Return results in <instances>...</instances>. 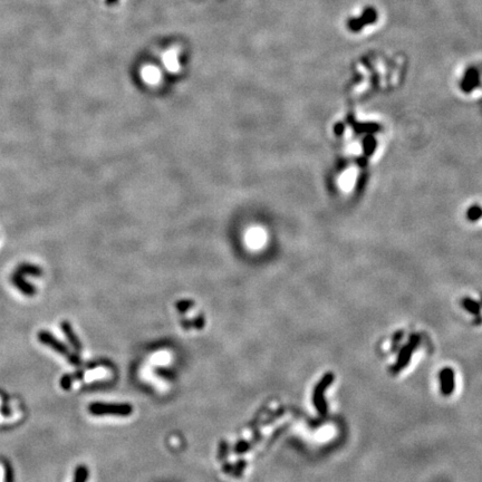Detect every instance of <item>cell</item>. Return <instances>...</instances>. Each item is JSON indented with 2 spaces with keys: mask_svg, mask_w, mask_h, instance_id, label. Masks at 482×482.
I'll list each match as a JSON object with an SVG mask.
<instances>
[{
  "mask_svg": "<svg viewBox=\"0 0 482 482\" xmlns=\"http://www.w3.org/2000/svg\"><path fill=\"white\" fill-rule=\"evenodd\" d=\"M60 328H61V330H63L64 335L66 336V338L68 339L71 345L74 347V350L76 352H80L82 350V343H81V340L79 339V337H77V335L75 334V331H74V329H73L72 325L67 320H64V321H61Z\"/></svg>",
  "mask_w": 482,
  "mask_h": 482,
  "instance_id": "cell-8",
  "label": "cell"
},
{
  "mask_svg": "<svg viewBox=\"0 0 482 482\" xmlns=\"http://www.w3.org/2000/svg\"><path fill=\"white\" fill-rule=\"evenodd\" d=\"M419 344H420V336L418 334H412L407 343L401 349L395 364L392 365V367L390 369V372L392 373V374H397V373H400L401 371L405 369V367L408 365V363H410L414 351L417 350Z\"/></svg>",
  "mask_w": 482,
  "mask_h": 482,
  "instance_id": "cell-3",
  "label": "cell"
},
{
  "mask_svg": "<svg viewBox=\"0 0 482 482\" xmlns=\"http://www.w3.org/2000/svg\"><path fill=\"white\" fill-rule=\"evenodd\" d=\"M480 84L479 72L474 67H469L465 71L463 79L461 81V90L464 93H471Z\"/></svg>",
  "mask_w": 482,
  "mask_h": 482,
  "instance_id": "cell-7",
  "label": "cell"
},
{
  "mask_svg": "<svg viewBox=\"0 0 482 482\" xmlns=\"http://www.w3.org/2000/svg\"><path fill=\"white\" fill-rule=\"evenodd\" d=\"M190 307H192V302H188V300H183V302H180L177 304V308L181 313L186 312Z\"/></svg>",
  "mask_w": 482,
  "mask_h": 482,
  "instance_id": "cell-16",
  "label": "cell"
},
{
  "mask_svg": "<svg viewBox=\"0 0 482 482\" xmlns=\"http://www.w3.org/2000/svg\"><path fill=\"white\" fill-rule=\"evenodd\" d=\"M232 468H233L232 464H230V463H225L224 466H222V470H224L226 473H231Z\"/></svg>",
  "mask_w": 482,
  "mask_h": 482,
  "instance_id": "cell-21",
  "label": "cell"
},
{
  "mask_svg": "<svg viewBox=\"0 0 482 482\" xmlns=\"http://www.w3.org/2000/svg\"><path fill=\"white\" fill-rule=\"evenodd\" d=\"M250 236H251V238H250L251 242H252L255 246H258V245H259V241H261L260 233H259V232H253V233H251Z\"/></svg>",
  "mask_w": 482,
  "mask_h": 482,
  "instance_id": "cell-20",
  "label": "cell"
},
{
  "mask_svg": "<svg viewBox=\"0 0 482 482\" xmlns=\"http://www.w3.org/2000/svg\"><path fill=\"white\" fill-rule=\"evenodd\" d=\"M68 362L71 363V364L73 365H75V366H80L82 364V361H81V357L77 355L76 353H72L71 356L68 357Z\"/></svg>",
  "mask_w": 482,
  "mask_h": 482,
  "instance_id": "cell-18",
  "label": "cell"
},
{
  "mask_svg": "<svg viewBox=\"0 0 482 482\" xmlns=\"http://www.w3.org/2000/svg\"><path fill=\"white\" fill-rule=\"evenodd\" d=\"M335 375L333 372H328L320 378L316 384L313 392V403L320 417H325L327 413V403L325 398V391L333 384Z\"/></svg>",
  "mask_w": 482,
  "mask_h": 482,
  "instance_id": "cell-2",
  "label": "cell"
},
{
  "mask_svg": "<svg viewBox=\"0 0 482 482\" xmlns=\"http://www.w3.org/2000/svg\"><path fill=\"white\" fill-rule=\"evenodd\" d=\"M378 14L375 8L365 7L360 17H353L347 20L346 26L352 33H359L365 26L373 25L377 22Z\"/></svg>",
  "mask_w": 482,
  "mask_h": 482,
  "instance_id": "cell-4",
  "label": "cell"
},
{
  "mask_svg": "<svg viewBox=\"0 0 482 482\" xmlns=\"http://www.w3.org/2000/svg\"><path fill=\"white\" fill-rule=\"evenodd\" d=\"M246 468V461L245 460H240V461H238L237 464L233 465V468H232V471H231V473L233 476H240L242 474V471L243 469Z\"/></svg>",
  "mask_w": 482,
  "mask_h": 482,
  "instance_id": "cell-12",
  "label": "cell"
},
{
  "mask_svg": "<svg viewBox=\"0 0 482 482\" xmlns=\"http://www.w3.org/2000/svg\"><path fill=\"white\" fill-rule=\"evenodd\" d=\"M192 326H194L195 328L201 329V328L204 326V319H203V317H202V316H200V317L195 318L194 321H192Z\"/></svg>",
  "mask_w": 482,
  "mask_h": 482,
  "instance_id": "cell-19",
  "label": "cell"
},
{
  "mask_svg": "<svg viewBox=\"0 0 482 482\" xmlns=\"http://www.w3.org/2000/svg\"><path fill=\"white\" fill-rule=\"evenodd\" d=\"M249 449H250V444H249V443H248L247 441H240V442H238V443L236 444L235 452L241 454V453L247 452V451L249 450Z\"/></svg>",
  "mask_w": 482,
  "mask_h": 482,
  "instance_id": "cell-14",
  "label": "cell"
},
{
  "mask_svg": "<svg viewBox=\"0 0 482 482\" xmlns=\"http://www.w3.org/2000/svg\"><path fill=\"white\" fill-rule=\"evenodd\" d=\"M5 476H6V482H14V471L13 468L9 464L5 466Z\"/></svg>",
  "mask_w": 482,
  "mask_h": 482,
  "instance_id": "cell-17",
  "label": "cell"
},
{
  "mask_svg": "<svg viewBox=\"0 0 482 482\" xmlns=\"http://www.w3.org/2000/svg\"><path fill=\"white\" fill-rule=\"evenodd\" d=\"M454 371L450 367H445L441 372H440V383H441V393L442 395L448 397L452 395L454 391L455 383H454Z\"/></svg>",
  "mask_w": 482,
  "mask_h": 482,
  "instance_id": "cell-6",
  "label": "cell"
},
{
  "mask_svg": "<svg viewBox=\"0 0 482 482\" xmlns=\"http://www.w3.org/2000/svg\"><path fill=\"white\" fill-rule=\"evenodd\" d=\"M89 412L92 416H116V417H128L133 412L132 405L127 403H101L94 402L90 404Z\"/></svg>",
  "mask_w": 482,
  "mask_h": 482,
  "instance_id": "cell-1",
  "label": "cell"
},
{
  "mask_svg": "<svg viewBox=\"0 0 482 482\" xmlns=\"http://www.w3.org/2000/svg\"><path fill=\"white\" fill-rule=\"evenodd\" d=\"M89 474V469H87L85 465H79L75 470L74 480H73V482H87Z\"/></svg>",
  "mask_w": 482,
  "mask_h": 482,
  "instance_id": "cell-10",
  "label": "cell"
},
{
  "mask_svg": "<svg viewBox=\"0 0 482 482\" xmlns=\"http://www.w3.org/2000/svg\"><path fill=\"white\" fill-rule=\"evenodd\" d=\"M461 306H462V308H464L466 312H469L471 315H474L476 316V317L480 316L481 306L478 302H475V300H473L472 298H469V297L462 298L461 299Z\"/></svg>",
  "mask_w": 482,
  "mask_h": 482,
  "instance_id": "cell-9",
  "label": "cell"
},
{
  "mask_svg": "<svg viewBox=\"0 0 482 482\" xmlns=\"http://www.w3.org/2000/svg\"><path fill=\"white\" fill-rule=\"evenodd\" d=\"M37 337L41 344L50 347L51 350L57 352V353L60 355H65L67 359H68L71 354L73 353V352L70 351L68 347H67L63 341H60L58 338L55 337L53 334H50L47 330H40L37 334Z\"/></svg>",
  "mask_w": 482,
  "mask_h": 482,
  "instance_id": "cell-5",
  "label": "cell"
},
{
  "mask_svg": "<svg viewBox=\"0 0 482 482\" xmlns=\"http://www.w3.org/2000/svg\"><path fill=\"white\" fill-rule=\"evenodd\" d=\"M74 381H75L74 375H73V374H66V375H64L63 377L60 378V382H59V383H60V387L64 388V390H66V391H68L70 388L72 387L73 382H74Z\"/></svg>",
  "mask_w": 482,
  "mask_h": 482,
  "instance_id": "cell-11",
  "label": "cell"
},
{
  "mask_svg": "<svg viewBox=\"0 0 482 482\" xmlns=\"http://www.w3.org/2000/svg\"><path fill=\"white\" fill-rule=\"evenodd\" d=\"M228 449H229L228 448V443L226 441H222L219 447V452H218V459H219L220 461L226 460L227 454H228Z\"/></svg>",
  "mask_w": 482,
  "mask_h": 482,
  "instance_id": "cell-13",
  "label": "cell"
},
{
  "mask_svg": "<svg viewBox=\"0 0 482 482\" xmlns=\"http://www.w3.org/2000/svg\"><path fill=\"white\" fill-rule=\"evenodd\" d=\"M480 300H481V304H482V295H481V297H480Z\"/></svg>",
  "mask_w": 482,
  "mask_h": 482,
  "instance_id": "cell-22",
  "label": "cell"
},
{
  "mask_svg": "<svg viewBox=\"0 0 482 482\" xmlns=\"http://www.w3.org/2000/svg\"><path fill=\"white\" fill-rule=\"evenodd\" d=\"M403 336H404V331H403V330H398V331H396L395 334H394V336H393V343H392V347H393L392 350H393V351L396 350V347H397L398 343H400V341L402 340Z\"/></svg>",
  "mask_w": 482,
  "mask_h": 482,
  "instance_id": "cell-15",
  "label": "cell"
}]
</instances>
